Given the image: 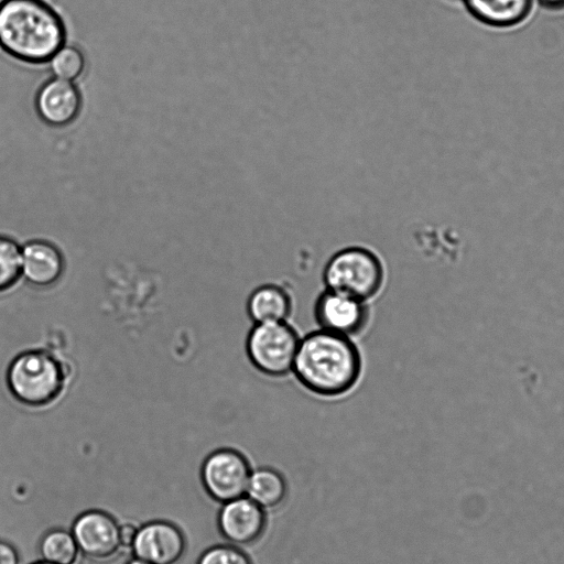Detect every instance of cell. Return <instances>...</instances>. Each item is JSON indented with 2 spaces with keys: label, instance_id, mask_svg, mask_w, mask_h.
Listing matches in <instances>:
<instances>
[{
  "label": "cell",
  "instance_id": "22",
  "mask_svg": "<svg viewBox=\"0 0 564 564\" xmlns=\"http://www.w3.org/2000/svg\"><path fill=\"white\" fill-rule=\"evenodd\" d=\"M538 3L547 10L564 9V0H536Z\"/></svg>",
  "mask_w": 564,
  "mask_h": 564
},
{
  "label": "cell",
  "instance_id": "3",
  "mask_svg": "<svg viewBox=\"0 0 564 564\" xmlns=\"http://www.w3.org/2000/svg\"><path fill=\"white\" fill-rule=\"evenodd\" d=\"M72 378L70 368L47 348H31L18 354L6 372L7 388L21 405L43 410L56 403Z\"/></svg>",
  "mask_w": 564,
  "mask_h": 564
},
{
  "label": "cell",
  "instance_id": "23",
  "mask_svg": "<svg viewBox=\"0 0 564 564\" xmlns=\"http://www.w3.org/2000/svg\"><path fill=\"white\" fill-rule=\"evenodd\" d=\"M127 564H151V563L145 562V561L140 560V558H137V557H133L130 561H128Z\"/></svg>",
  "mask_w": 564,
  "mask_h": 564
},
{
  "label": "cell",
  "instance_id": "20",
  "mask_svg": "<svg viewBox=\"0 0 564 564\" xmlns=\"http://www.w3.org/2000/svg\"><path fill=\"white\" fill-rule=\"evenodd\" d=\"M138 525L131 522H124L119 525V540L123 549H130L138 531Z\"/></svg>",
  "mask_w": 564,
  "mask_h": 564
},
{
  "label": "cell",
  "instance_id": "21",
  "mask_svg": "<svg viewBox=\"0 0 564 564\" xmlns=\"http://www.w3.org/2000/svg\"><path fill=\"white\" fill-rule=\"evenodd\" d=\"M17 549L9 542L0 540V564H19Z\"/></svg>",
  "mask_w": 564,
  "mask_h": 564
},
{
  "label": "cell",
  "instance_id": "17",
  "mask_svg": "<svg viewBox=\"0 0 564 564\" xmlns=\"http://www.w3.org/2000/svg\"><path fill=\"white\" fill-rule=\"evenodd\" d=\"M22 279V247L0 235V294L11 291Z\"/></svg>",
  "mask_w": 564,
  "mask_h": 564
},
{
  "label": "cell",
  "instance_id": "10",
  "mask_svg": "<svg viewBox=\"0 0 564 564\" xmlns=\"http://www.w3.org/2000/svg\"><path fill=\"white\" fill-rule=\"evenodd\" d=\"M217 525L221 536L229 544L238 547L251 545L265 530V511L243 496L223 503Z\"/></svg>",
  "mask_w": 564,
  "mask_h": 564
},
{
  "label": "cell",
  "instance_id": "9",
  "mask_svg": "<svg viewBox=\"0 0 564 564\" xmlns=\"http://www.w3.org/2000/svg\"><path fill=\"white\" fill-rule=\"evenodd\" d=\"M130 549L133 557L151 564H176L185 553L186 541L174 523L153 520L138 528Z\"/></svg>",
  "mask_w": 564,
  "mask_h": 564
},
{
  "label": "cell",
  "instance_id": "5",
  "mask_svg": "<svg viewBox=\"0 0 564 564\" xmlns=\"http://www.w3.org/2000/svg\"><path fill=\"white\" fill-rule=\"evenodd\" d=\"M301 336L289 321L253 323L246 341V355L260 373L281 378L292 373Z\"/></svg>",
  "mask_w": 564,
  "mask_h": 564
},
{
  "label": "cell",
  "instance_id": "14",
  "mask_svg": "<svg viewBox=\"0 0 564 564\" xmlns=\"http://www.w3.org/2000/svg\"><path fill=\"white\" fill-rule=\"evenodd\" d=\"M467 11L492 28H511L524 21L533 0H463Z\"/></svg>",
  "mask_w": 564,
  "mask_h": 564
},
{
  "label": "cell",
  "instance_id": "2",
  "mask_svg": "<svg viewBox=\"0 0 564 564\" xmlns=\"http://www.w3.org/2000/svg\"><path fill=\"white\" fill-rule=\"evenodd\" d=\"M66 25L45 0L0 1V47L11 57L46 64L66 44Z\"/></svg>",
  "mask_w": 564,
  "mask_h": 564
},
{
  "label": "cell",
  "instance_id": "18",
  "mask_svg": "<svg viewBox=\"0 0 564 564\" xmlns=\"http://www.w3.org/2000/svg\"><path fill=\"white\" fill-rule=\"evenodd\" d=\"M48 66L54 77L73 82L84 73L86 59L78 47L65 44L52 56Z\"/></svg>",
  "mask_w": 564,
  "mask_h": 564
},
{
  "label": "cell",
  "instance_id": "4",
  "mask_svg": "<svg viewBox=\"0 0 564 564\" xmlns=\"http://www.w3.org/2000/svg\"><path fill=\"white\" fill-rule=\"evenodd\" d=\"M386 270L380 257L369 248L350 246L335 252L323 269L326 289L369 302L383 288Z\"/></svg>",
  "mask_w": 564,
  "mask_h": 564
},
{
  "label": "cell",
  "instance_id": "1",
  "mask_svg": "<svg viewBox=\"0 0 564 564\" xmlns=\"http://www.w3.org/2000/svg\"><path fill=\"white\" fill-rule=\"evenodd\" d=\"M292 373L311 393L338 398L359 382L361 352L354 338L318 328L301 337Z\"/></svg>",
  "mask_w": 564,
  "mask_h": 564
},
{
  "label": "cell",
  "instance_id": "15",
  "mask_svg": "<svg viewBox=\"0 0 564 564\" xmlns=\"http://www.w3.org/2000/svg\"><path fill=\"white\" fill-rule=\"evenodd\" d=\"M286 495L288 486L279 471L267 467L251 471L246 496L264 511L280 508Z\"/></svg>",
  "mask_w": 564,
  "mask_h": 564
},
{
  "label": "cell",
  "instance_id": "8",
  "mask_svg": "<svg viewBox=\"0 0 564 564\" xmlns=\"http://www.w3.org/2000/svg\"><path fill=\"white\" fill-rule=\"evenodd\" d=\"M119 525L110 513L91 509L74 519L70 531L79 553L89 560L104 562L111 560L121 549Z\"/></svg>",
  "mask_w": 564,
  "mask_h": 564
},
{
  "label": "cell",
  "instance_id": "19",
  "mask_svg": "<svg viewBox=\"0 0 564 564\" xmlns=\"http://www.w3.org/2000/svg\"><path fill=\"white\" fill-rule=\"evenodd\" d=\"M196 564H252V562L238 546L220 544L205 550Z\"/></svg>",
  "mask_w": 564,
  "mask_h": 564
},
{
  "label": "cell",
  "instance_id": "11",
  "mask_svg": "<svg viewBox=\"0 0 564 564\" xmlns=\"http://www.w3.org/2000/svg\"><path fill=\"white\" fill-rule=\"evenodd\" d=\"M34 105L43 122L52 127H65L77 119L82 96L73 82L53 77L40 86Z\"/></svg>",
  "mask_w": 564,
  "mask_h": 564
},
{
  "label": "cell",
  "instance_id": "6",
  "mask_svg": "<svg viewBox=\"0 0 564 564\" xmlns=\"http://www.w3.org/2000/svg\"><path fill=\"white\" fill-rule=\"evenodd\" d=\"M251 475L247 458L237 449L218 448L204 459L202 484L208 496L220 503L243 497Z\"/></svg>",
  "mask_w": 564,
  "mask_h": 564
},
{
  "label": "cell",
  "instance_id": "16",
  "mask_svg": "<svg viewBox=\"0 0 564 564\" xmlns=\"http://www.w3.org/2000/svg\"><path fill=\"white\" fill-rule=\"evenodd\" d=\"M41 561L52 564H75L79 551L72 531L63 528L47 530L37 543Z\"/></svg>",
  "mask_w": 564,
  "mask_h": 564
},
{
  "label": "cell",
  "instance_id": "13",
  "mask_svg": "<svg viewBox=\"0 0 564 564\" xmlns=\"http://www.w3.org/2000/svg\"><path fill=\"white\" fill-rule=\"evenodd\" d=\"M246 311L252 323L286 322L293 312V300L282 285L265 283L249 294Z\"/></svg>",
  "mask_w": 564,
  "mask_h": 564
},
{
  "label": "cell",
  "instance_id": "24",
  "mask_svg": "<svg viewBox=\"0 0 564 564\" xmlns=\"http://www.w3.org/2000/svg\"><path fill=\"white\" fill-rule=\"evenodd\" d=\"M32 564H52V563H47V562H44V561H41V560H40V561H37V562H35V563H32Z\"/></svg>",
  "mask_w": 564,
  "mask_h": 564
},
{
  "label": "cell",
  "instance_id": "7",
  "mask_svg": "<svg viewBox=\"0 0 564 564\" xmlns=\"http://www.w3.org/2000/svg\"><path fill=\"white\" fill-rule=\"evenodd\" d=\"M313 313L318 328L350 338L366 330L371 315L368 302L326 288L317 295Z\"/></svg>",
  "mask_w": 564,
  "mask_h": 564
},
{
  "label": "cell",
  "instance_id": "12",
  "mask_svg": "<svg viewBox=\"0 0 564 564\" xmlns=\"http://www.w3.org/2000/svg\"><path fill=\"white\" fill-rule=\"evenodd\" d=\"M62 250L45 239H32L22 246V279L37 289L54 286L63 276Z\"/></svg>",
  "mask_w": 564,
  "mask_h": 564
}]
</instances>
